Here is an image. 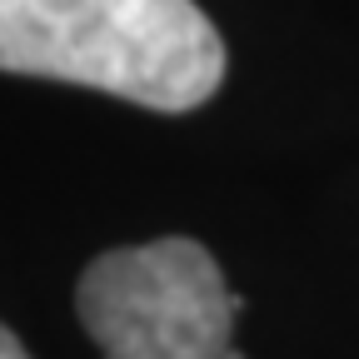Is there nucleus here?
Returning <instances> with one entry per match:
<instances>
[{"label": "nucleus", "mask_w": 359, "mask_h": 359, "mask_svg": "<svg viewBox=\"0 0 359 359\" xmlns=\"http://www.w3.org/2000/svg\"><path fill=\"white\" fill-rule=\"evenodd\" d=\"M0 70L185 115L224 80V40L195 0H0Z\"/></svg>", "instance_id": "f257e3e1"}, {"label": "nucleus", "mask_w": 359, "mask_h": 359, "mask_svg": "<svg viewBox=\"0 0 359 359\" xmlns=\"http://www.w3.org/2000/svg\"><path fill=\"white\" fill-rule=\"evenodd\" d=\"M75 314L100 359H245L235 349L240 299L200 240H155L90 259Z\"/></svg>", "instance_id": "f03ea898"}, {"label": "nucleus", "mask_w": 359, "mask_h": 359, "mask_svg": "<svg viewBox=\"0 0 359 359\" xmlns=\"http://www.w3.org/2000/svg\"><path fill=\"white\" fill-rule=\"evenodd\" d=\"M0 359H30V354H25V344H20L6 325H0Z\"/></svg>", "instance_id": "7ed1b4c3"}]
</instances>
